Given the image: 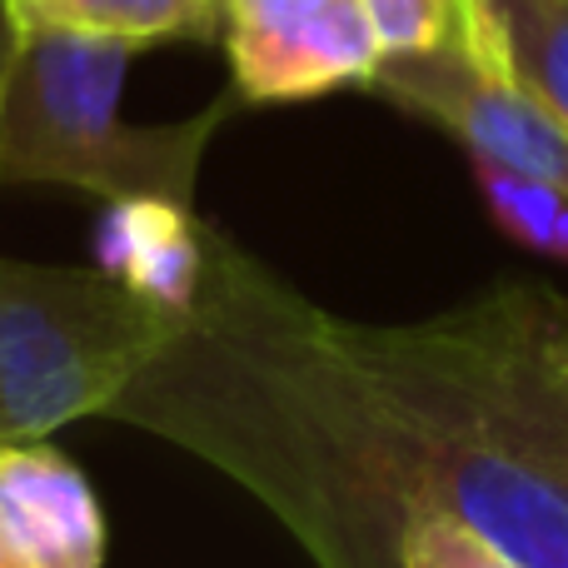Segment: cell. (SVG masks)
Segmentation results:
<instances>
[{
	"instance_id": "14",
	"label": "cell",
	"mask_w": 568,
	"mask_h": 568,
	"mask_svg": "<svg viewBox=\"0 0 568 568\" xmlns=\"http://www.w3.org/2000/svg\"><path fill=\"white\" fill-rule=\"evenodd\" d=\"M10 45H16V26H10V16H6V10H0V75H6Z\"/></svg>"
},
{
	"instance_id": "3",
	"label": "cell",
	"mask_w": 568,
	"mask_h": 568,
	"mask_svg": "<svg viewBox=\"0 0 568 568\" xmlns=\"http://www.w3.org/2000/svg\"><path fill=\"white\" fill-rule=\"evenodd\" d=\"M170 324L105 270L0 260V444L105 414Z\"/></svg>"
},
{
	"instance_id": "12",
	"label": "cell",
	"mask_w": 568,
	"mask_h": 568,
	"mask_svg": "<svg viewBox=\"0 0 568 568\" xmlns=\"http://www.w3.org/2000/svg\"><path fill=\"white\" fill-rule=\"evenodd\" d=\"M399 568H529L489 534L469 529L454 514H414L394 549Z\"/></svg>"
},
{
	"instance_id": "2",
	"label": "cell",
	"mask_w": 568,
	"mask_h": 568,
	"mask_svg": "<svg viewBox=\"0 0 568 568\" xmlns=\"http://www.w3.org/2000/svg\"><path fill=\"white\" fill-rule=\"evenodd\" d=\"M145 45L60 26H16L0 75V185H60L100 200L195 205L200 165L240 95L170 125H130L120 90Z\"/></svg>"
},
{
	"instance_id": "9",
	"label": "cell",
	"mask_w": 568,
	"mask_h": 568,
	"mask_svg": "<svg viewBox=\"0 0 568 568\" xmlns=\"http://www.w3.org/2000/svg\"><path fill=\"white\" fill-rule=\"evenodd\" d=\"M10 26H60L135 45L210 40L225 30V0H0Z\"/></svg>"
},
{
	"instance_id": "11",
	"label": "cell",
	"mask_w": 568,
	"mask_h": 568,
	"mask_svg": "<svg viewBox=\"0 0 568 568\" xmlns=\"http://www.w3.org/2000/svg\"><path fill=\"white\" fill-rule=\"evenodd\" d=\"M474 190H479L489 220L519 250L554 265H568V195L559 185H544L494 160H474Z\"/></svg>"
},
{
	"instance_id": "4",
	"label": "cell",
	"mask_w": 568,
	"mask_h": 568,
	"mask_svg": "<svg viewBox=\"0 0 568 568\" xmlns=\"http://www.w3.org/2000/svg\"><path fill=\"white\" fill-rule=\"evenodd\" d=\"M404 334L459 384L484 429L568 479V294L509 280Z\"/></svg>"
},
{
	"instance_id": "13",
	"label": "cell",
	"mask_w": 568,
	"mask_h": 568,
	"mask_svg": "<svg viewBox=\"0 0 568 568\" xmlns=\"http://www.w3.org/2000/svg\"><path fill=\"white\" fill-rule=\"evenodd\" d=\"M474 0H364L384 55H419L464 36Z\"/></svg>"
},
{
	"instance_id": "1",
	"label": "cell",
	"mask_w": 568,
	"mask_h": 568,
	"mask_svg": "<svg viewBox=\"0 0 568 568\" xmlns=\"http://www.w3.org/2000/svg\"><path fill=\"white\" fill-rule=\"evenodd\" d=\"M105 419L195 449L320 568H399L414 514H454L529 568H568V479L514 449L404 324L314 310L210 225L205 284Z\"/></svg>"
},
{
	"instance_id": "15",
	"label": "cell",
	"mask_w": 568,
	"mask_h": 568,
	"mask_svg": "<svg viewBox=\"0 0 568 568\" xmlns=\"http://www.w3.org/2000/svg\"><path fill=\"white\" fill-rule=\"evenodd\" d=\"M0 568H26V564L16 559V549H10V544H6V534H0Z\"/></svg>"
},
{
	"instance_id": "7",
	"label": "cell",
	"mask_w": 568,
	"mask_h": 568,
	"mask_svg": "<svg viewBox=\"0 0 568 568\" xmlns=\"http://www.w3.org/2000/svg\"><path fill=\"white\" fill-rule=\"evenodd\" d=\"M0 534L26 568H105V514L50 439L0 444Z\"/></svg>"
},
{
	"instance_id": "10",
	"label": "cell",
	"mask_w": 568,
	"mask_h": 568,
	"mask_svg": "<svg viewBox=\"0 0 568 568\" xmlns=\"http://www.w3.org/2000/svg\"><path fill=\"white\" fill-rule=\"evenodd\" d=\"M509 70L568 125V0H484Z\"/></svg>"
},
{
	"instance_id": "5",
	"label": "cell",
	"mask_w": 568,
	"mask_h": 568,
	"mask_svg": "<svg viewBox=\"0 0 568 568\" xmlns=\"http://www.w3.org/2000/svg\"><path fill=\"white\" fill-rule=\"evenodd\" d=\"M369 90L389 105L449 130L469 160H494L568 195V125L509 70L499 30L474 0L459 40L419 55H384Z\"/></svg>"
},
{
	"instance_id": "6",
	"label": "cell",
	"mask_w": 568,
	"mask_h": 568,
	"mask_svg": "<svg viewBox=\"0 0 568 568\" xmlns=\"http://www.w3.org/2000/svg\"><path fill=\"white\" fill-rule=\"evenodd\" d=\"M225 50L250 105L369 85L384 60L364 0H225Z\"/></svg>"
},
{
	"instance_id": "8",
	"label": "cell",
	"mask_w": 568,
	"mask_h": 568,
	"mask_svg": "<svg viewBox=\"0 0 568 568\" xmlns=\"http://www.w3.org/2000/svg\"><path fill=\"white\" fill-rule=\"evenodd\" d=\"M205 235L210 220L195 205L165 195H120L105 200L95 230V270L135 290L160 314H190L205 284Z\"/></svg>"
}]
</instances>
